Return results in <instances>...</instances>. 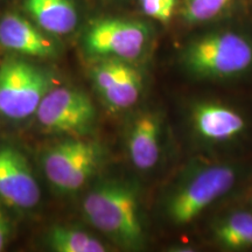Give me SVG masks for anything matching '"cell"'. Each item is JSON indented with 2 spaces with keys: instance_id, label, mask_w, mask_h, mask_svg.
<instances>
[{
  "instance_id": "cell-1",
  "label": "cell",
  "mask_w": 252,
  "mask_h": 252,
  "mask_svg": "<svg viewBox=\"0 0 252 252\" xmlns=\"http://www.w3.org/2000/svg\"><path fill=\"white\" fill-rule=\"evenodd\" d=\"M83 213L90 224L128 249L144 245L145 234L134 189L118 181L96 186L83 201Z\"/></svg>"
},
{
  "instance_id": "cell-2",
  "label": "cell",
  "mask_w": 252,
  "mask_h": 252,
  "mask_svg": "<svg viewBox=\"0 0 252 252\" xmlns=\"http://www.w3.org/2000/svg\"><path fill=\"white\" fill-rule=\"evenodd\" d=\"M181 63L188 74L202 80L241 76L252 68V42L234 32L208 34L186 47Z\"/></svg>"
},
{
  "instance_id": "cell-3",
  "label": "cell",
  "mask_w": 252,
  "mask_h": 252,
  "mask_svg": "<svg viewBox=\"0 0 252 252\" xmlns=\"http://www.w3.org/2000/svg\"><path fill=\"white\" fill-rule=\"evenodd\" d=\"M236 180L237 172L228 165H212L197 169L169 195L167 216L175 225L189 224L220 197L229 193Z\"/></svg>"
},
{
  "instance_id": "cell-4",
  "label": "cell",
  "mask_w": 252,
  "mask_h": 252,
  "mask_svg": "<svg viewBox=\"0 0 252 252\" xmlns=\"http://www.w3.org/2000/svg\"><path fill=\"white\" fill-rule=\"evenodd\" d=\"M53 82L45 69L8 60L0 67V116L23 121L36 113Z\"/></svg>"
},
{
  "instance_id": "cell-5",
  "label": "cell",
  "mask_w": 252,
  "mask_h": 252,
  "mask_svg": "<svg viewBox=\"0 0 252 252\" xmlns=\"http://www.w3.org/2000/svg\"><path fill=\"white\" fill-rule=\"evenodd\" d=\"M98 145L84 139H69L47 151L42 160L43 172L53 187L62 193L80 190L100 163Z\"/></svg>"
},
{
  "instance_id": "cell-6",
  "label": "cell",
  "mask_w": 252,
  "mask_h": 252,
  "mask_svg": "<svg viewBox=\"0 0 252 252\" xmlns=\"http://www.w3.org/2000/svg\"><path fill=\"white\" fill-rule=\"evenodd\" d=\"M36 117L47 131L78 137L93 130L96 110L87 94L70 88H52L40 103Z\"/></svg>"
},
{
  "instance_id": "cell-7",
  "label": "cell",
  "mask_w": 252,
  "mask_h": 252,
  "mask_svg": "<svg viewBox=\"0 0 252 252\" xmlns=\"http://www.w3.org/2000/svg\"><path fill=\"white\" fill-rule=\"evenodd\" d=\"M149 35V28L139 21L103 19L88 30L84 47L91 55L126 61L143 54Z\"/></svg>"
},
{
  "instance_id": "cell-8",
  "label": "cell",
  "mask_w": 252,
  "mask_h": 252,
  "mask_svg": "<svg viewBox=\"0 0 252 252\" xmlns=\"http://www.w3.org/2000/svg\"><path fill=\"white\" fill-rule=\"evenodd\" d=\"M41 191L23 153L0 147V198L7 206L31 209L39 203Z\"/></svg>"
},
{
  "instance_id": "cell-9",
  "label": "cell",
  "mask_w": 252,
  "mask_h": 252,
  "mask_svg": "<svg viewBox=\"0 0 252 252\" xmlns=\"http://www.w3.org/2000/svg\"><path fill=\"white\" fill-rule=\"evenodd\" d=\"M190 122L198 137L212 143L234 140L247 128V122L241 113L215 102L195 104L190 111Z\"/></svg>"
},
{
  "instance_id": "cell-10",
  "label": "cell",
  "mask_w": 252,
  "mask_h": 252,
  "mask_svg": "<svg viewBox=\"0 0 252 252\" xmlns=\"http://www.w3.org/2000/svg\"><path fill=\"white\" fill-rule=\"evenodd\" d=\"M0 45L33 58L55 56V43L26 18L8 13L0 19Z\"/></svg>"
},
{
  "instance_id": "cell-11",
  "label": "cell",
  "mask_w": 252,
  "mask_h": 252,
  "mask_svg": "<svg viewBox=\"0 0 252 252\" xmlns=\"http://www.w3.org/2000/svg\"><path fill=\"white\" fill-rule=\"evenodd\" d=\"M161 123L158 115L141 113L132 123L127 137L128 156L133 165L141 171H149L160 158Z\"/></svg>"
},
{
  "instance_id": "cell-12",
  "label": "cell",
  "mask_w": 252,
  "mask_h": 252,
  "mask_svg": "<svg viewBox=\"0 0 252 252\" xmlns=\"http://www.w3.org/2000/svg\"><path fill=\"white\" fill-rule=\"evenodd\" d=\"M25 11L37 27L54 35H65L76 28L78 13L72 0H25Z\"/></svg>"
},
{
  "instance_id": "cell-13",
  "label": "cell",
  "mask_w": 252,
  "mask_h": 252,
  "mask_svg": "<svg viewBox=\"0 0 252 252\" xmlns=\"http://www.w3.org/2000/svg\"><path fill=\"white\" fill-rule=\"evenodd\" d=\"M214 238L226 250L252 248V214L236 212L220 220L214 228Z\"/></svg>"
},
{
  "instance_id": "cell-14",
  "label": "cell",
  "mask_w": 252,
  "mask_h": 252,
  "mask_svg": "<svg viewBox=\"0 0 252 252\" xmlns=\"http://www.w3.org/2000/svg\"><path fill=\"white\" fill-rule=\"evenodd\" d=\"M141 91H143V77L140 72L124 61L111 88L100 96L111 109L125 110L133 106L138 102Z\"/></svg>"
},
{
  "instance_id": "cell-15",
  "label": "cell",
  "mask_w": 252,
  "mask_h": 252,
  "mask_svg": "<svg viewBox=\"0 0 252 252\" xmlns=\"http://www.w3.org/2000/svg\"><path fill=\"white\" fill-rule=\"evenodd\" d=\"M47 244L56 252H105L99 239L82 230L69 226H54L47 236Z\"/></svg>"
},
{
  "instance_id": "cell-16",
  "label": "cell",
  "mask_w": 252,
  "mask_h": 252,
  "mask_svg": "<svg viewBox=\"0 0 252 252\" xmlns=\"http://www.w3.org/2000/svg\"><path fill=\"white\" fill-rule=\"evenodd\" d=\"M231 0H185L182 17L189 24H201L216 18Z\"/></svg>"
},
{
  "instance_id": "cell-17",
  "label": "cell",
  "mask_w": 252,
  "mask_h": 252,
  "mask_svg": "<svg viewBox=\"0 0 252 252\" xmlns=\"http://www.w3.org/2000/svg\"><path fill=\"white\" fill-rule=\"evenodd\" d=\"M139 2L141 9L147 17L160 23H168L171 20L176 6L161 0H139Z\"/></svg>"
},
{
  "instance_id": "cell-18",
  "label": "cell",
  "mask_w": 252,
  "mask_h": 252,
  "mask_svg": "<svg viewBox=\"0 0 252 252\" xmlns=\"http://www.w3.org/2000/svg\"><path fill=\"white\" fill-rule=\"evenodd\" d=\"M9 234V226L8 222L4 213L0 210V251H2V249L5 248L6 242H7Z\"/></svg>"
},
{
  "instance_id": "cell-19",
  "label": "cell",
  "mask_w": 252,
  "mask_h": 252,
  "mask_svg": "<svg viewBox=\"0 0 252 252\" xmlns=\"http://www.w3.org/2000/svg\"><path fill=\"white\" fill-rule=\"evenodd\" d=\"M161 1H166V2H169V4H175L176 5V0H161Z\"/></svg>"
}]
</instances>
